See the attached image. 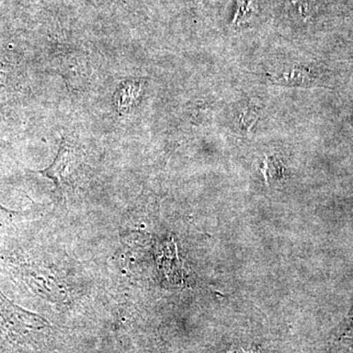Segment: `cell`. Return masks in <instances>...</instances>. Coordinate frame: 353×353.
Instances as JSON below:
<instances>
[{
    "instance_id": "cell-1",
    "label": "cell",
    "mask_w": 353,
    "mask_h": 353,
    "mask_svg": "<svg viewBox=\"0 0 353 353\" xmlns=\"http://www.w3.org/2000/svg\"><path fill=\"white\" fill-rule=\"evenodd\" d=\"M50 329L48 320L14 303L0 290V340L11 347L34 350Z\"/></svg>"
},
{
    "instance_id": "cell-2",
    "label": "cell",
    "mask_w": 353,
    "mask_h": 353,
    "mask_svg": "<svg viewBox=\"0 0 353 353\" xmlns=\"http://www.w3.org/2000/svg\"><path fill=\"white\" fill-rule=\"evenodd\" d=\"M78 167V150L66 139L62 138L57 157L52 163L43 170L37 171L44 178L50 179L59 190L69 187L72 176Z\"/></svg>"
},
{
    "instance_id": "cell-3",
    "label": "cell",
    "mask_w": 353,
    "mask_h": 353,
    "mask_svg": "<svg viewBox=\"0 0 353 353\" xmlns=\"http://www.w3.org/2000/svg\"><path fill=\"white\" fill-rule=\"evenodd\" d=\"M29 215V212L10 210L0 204V236L15 234Z\"/></svg>"
},
{
    "instance_id": "cell-4",
    "label": "cell",
    "mask_w": 353,
    "mask_h": 353,
    "mask_svg": "<svg viewBox=\"0 0 353 353\" xmlns=\"http://www.w3.org/2000/svg\"><path fill=\"white\" fill-rule=\"evenodd\" d=\"M267 185L271 182L280 180L284 173V167L276 158L267 157L265 159L263 167L261 168Z\"/></svg>"
},
{
    "instance_id": "cell-5",
    "label": "cell",
    "mask_w": 353,
    "mask_h": 353,
    "mask_svg": "<svg viewBox=\"0 0 353 353\" xmlns=\"http://www.w3.org/2000/svg\"><path fill=\"white\" fill-rule=\"evenodd\" d=\"M353 331V304L352 308H350V312L345 319L343 320V324H341L340 330H339L338 334H336V340L340 341L343 336L347 334L352 333Z\"/></svg>"
},
{
    "instance_id": "cell-6",
    "label": "cell",
    "mask_w": 353,
    "mask_h": 353,
    "mask_svg": "<svg viewBox=\"0 0 353 353\" xmlns=\"http://www.w3.org/2000/svg\"><path fill=\"white\" fill-rule=\"evenodd\" d=\"M257 119H259V116L254 111L248 110L241 116V124H243V127L248 129V131H250V128L253 126Z\"/></svg>"
}]
</instances>
